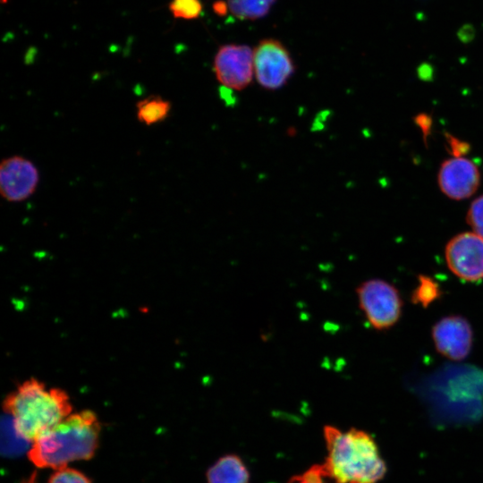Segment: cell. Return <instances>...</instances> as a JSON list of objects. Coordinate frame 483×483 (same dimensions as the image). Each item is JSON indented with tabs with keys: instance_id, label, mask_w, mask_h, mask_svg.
<instances>
[{
	"instance_id": "6da1fadb",
	"label": "cell",
	"mask_w": 483,
	"mask_h": 483,
	"mask_svg": "<svg viewBox=\"0 0 483 483\" xmlns=\"http://www.w3.org/2000/svg\"><path fill=\"white\" fill-rule=\"evenodd\" d=\"M324 437L327 455L322 465L326 478L335 483H377L384 478L386 466L369 434L326 426Z\"/></svg>"
},
{
	"instance_id": "7a4b0ae2",
	"label": "cell",
	"mask_w": 483,
	"mask_h": 483,
	"mask_svg": "<svg viewBox=\"0 0 483 483\" xmlns=\"http://www.w3.org/2000/svg\"><path fill=\"white\" fill-rule=\"evenodd\" d=\"M99 433L100 423L93 411L70 414L33 441L29 459L38 468L55 470L73 461L89 460L96 453Z\"/></svg>"
},
{
	"instance_id": "3957f363",
	"label": "cell",
	"mask_w": 483,
	"mask_h": 483,
	"mask_svg": "<svg viewBox=\"0 0 483 483\" xmlns=\"http://www.w3.org/2000/svg\"><path fill=\"white\" fill-rule=\"evenodd\" d=\"M3 407L4 412L13 418L17 432L32 442L68 417L72 410L64 390L48 388L45 383L33 377L10 393Z\"/></svg>"
},
{
	"instance_id": "277c9868",
	"label": "cell",
	"mask_w": 483,
	"mask_h": 483,
	"mask_svg": "<svg viewBox=\"0 0 483 483\" xmlns=\"http://www.w3.org/2000/svg\"><path fill=\"white\" fill-rule=\"evenodd\" d=\"M355 292L360 309L375 330H387L400 319L403 302L392 284L372 278L360 283Z\"/></svg>"
},
{
	"instance_id": "5b68a950",
	"label": "cell",
	"mask_w": 483,
	"mask_h": 483,
	"mask_svg": "<svg viewBox=\"0 0 483 483\" xmlns=\"http://www.w3.org/2000/svg\"><path fill=\"white\" fill-rule=\"evenodd\" d=\"M254 77L265 89L283 88L295 72L293 60L287 48L278 40H261L253 50Z\"/></svg>"
},
{
	"instance_id": "8992f818",
	"label": "cell",
	"mask_w": 483,
	"mask_h": 483,
	"mask_svg": "<svg viewBox=\"0 0 483 483\" xmlns=\"http://www.w3.org/2000/svg\"><path fill=\"white\" fill-rule=\"evenodd\" d=\"M445 257L449 270L467 282L483 279V238L473 232L453 236L446 243Z\"/></svg>"
},
{
	"instance_id": "52a82bcc",
	"label": "cell",
	"mask_w": 483,
	"mask_h": 483,
	"mask_svg": "<svg viewBox=\"0 0 483 483\" xmlns=\"http://www.w3.org/2000/svg\"><path fill=\"white\" fill-rule=\"evenodd\" d=\"M213 68L216 79L224 88L242 90L254 77L253 51L246 45L222 46L215 55Z\"/></svg>"
},
{
	"instance_id": "ba28073f",
	"label": "cell",
	"mask_w": 483,
	"mask_h": 483,
	"mask_svg": "<svg viewBox=\"0 0 483 483\" xmlns=\"http://www.w3.org/2000/svg\"><path fill=\"white\" fill-rule=\"evenodd\" d=\"M436 352L453 361L465 360L470 353L473 331L470 322L460 315L439 319L431 329Z\"/></svg>"
},
{
	"instance_id": "9c48e42d",
	"label": "cell",
	"mask_w": 483,
	"mask_h": 483,
	"mask_svg": "<svg viewBox=\"0 0 483 483\" xmlns=\"http://www.w3.org/2000/svg\"><path fill=\"white\" fill-rule=\"evenodd\" d=\"M39 172L35 164L21 156L4 158L0 165V193L9 202H21L36 191Z\"/></svg>"
},
{
	"instance_id": "30bf717a",
	"label": "cell",
	"mask_w": 483,
	"mask_h": 483,
	"mask_svg": "<svg viewBox=\"0 0 483 483\" xmlns=\"http://www.w3.org/2000/svg\"><path fill=\"white\" fill-rule=\"evenodd\" d=\"M480 174L470 159L453 157L445 160L439 168L437 182L441 191L448 198L462 200L472 196L479 188Z\"/></svg>"
},
{
	"instance_id": "8fae6325",
	"label": "cell",
	"mask_w": 483,
	"mask_h": 483,
	"mask_svg": "<svg viewBox=\"0 0 483 483\" xmlns=\"http://www.w3.org/2000/svg\"><path fill=\"white\" fill-rule=\"evenodd\" d=\"M207 483H250V473L238 455L226 454L209 467Z\"/></svg>"
},
{
	"instance_id": "7c38bea8",
	"label": "cell",
	"mask_w": 483,
	"mask_h": 483,
	"mask_svg": "<svg viewBox=\"0 0 483 483\" xmlns=\"http://www.w3.org/2000/svg\"><path fill=\"white\" fill-rule=\"evenodd\" d=\"M171 103L159 95H152L137 102V118L145 125H153L166 119Z\"/></svg>"
},
{
	"instance_id": "4fadbf2b",
	"label": "cell",
	"mask_w": 483,
	"mask_h": 483,
	"mask_svg": "<svg viewBox=\"0 0 483 483\" xmlns=\"http://www.w3.org/2000/svg\"><path fill=\"white\" fill-rule=\"evenodd\" d=\"M275 0H227L229 11L237 18L256 20L264 17Z\"/></svg>"
},
{
	"instance_id": "5bb4252c",
	"label": "cell",
	"mask_w": 483,
	"mask_h": 483,
	"mask_svg": "<svg viewBox=\"0 0 483 483\" xmlns=\"http://www.w3.org/2000/svg\"><path fill=\"white\" fill-rule=\"evenodd\" d=\"M443 292L438 283L431 276L419 274L418 286L411 294V301L414 305H420L427 309L431 303L438 300Z\"/></svg>"
},
{
	"instance_id": "9a60e30c",
	"label": "cell",
	"mask_w": 483,
	"mask_h": 483,
	"mask_svg": "<svg viewBox=\"0 0 483 483\" xmlns=\"http://www.w3.org/2000/svg\"><path fill=\"white\" fill-rule=\"evenodd\" d=\"M4 414L2 419V451L7 456H14L27 448L29 441L17 432L13 418L6 412Z\"/></svg>"
},
{
	"instance_id": "2e32d148",
	"label": "cell",
	"mask_w": 483,
	"mask_h": 483,
	"mask_svg": "<svg viewBox=\"0 0 483 483\" xmlns=\"http://www.w3.org/2000/svg\"><path fill=\"white\" fill-rule=\"evenodd\" d=\"M169 9L175 18L196 19L202 11V4L199 0H173Z\"/></svg>"
},
{
	"instance_id": "e0dca14e",
	"label": "cell",
	"mask_w": 483,
	"mask_h": 483,
	"mask_svg": "<svg viewBox=\"0 0 483 483\" xmlns=\"http://www.w3.org/2000/svg\"><path fill=\"white\" fill-rule=\"evenodd\" d=\"M466 222L473 233L483 238V195L471 202L466 215Z\"/></svg>"
},
{
	"instance_id": "ac0fdd59",
	"label": "cell",
	"mask_w": 483,
	"mask_h": 483,
	"mask_svg": "<svg viewBox=\"0 0 483 483\" xmlns=\"http://www.w3.org/2000/svg\"><path fill=\"white\" fill-rule=\"evenodd\" d=\"M47 483H91V481L80 471L64 467L56 470Z\"/></svg>"
},
{
	"instance_id": "d6986e66",
	"label": "cell",
	"mask_w": 483,
	"mask_h": 483,
	"mask_svg": "<svg viewBox=\"0 0 483 483\" xmlns=\"http://www.w3.org/2000/svg\"><path fill=\"white\" fill-rule=\"evenodd\" d=\"M326 478L323 465L316 464L304 472L292 477L287 483H325Z\"/></svg>"
},
{
	"instance_id": "ffe728a7",
	"label": "cell",
	"mask_w": 483,
	"mask_h": 483,
	"mask_svg": "<svg viewBox=\"0 0 483 483\" xmlns=\"http://www.w3.org/2000/svg\"><path fill=\"white\" fill-rule=\"evenodd\" d=\"M228 4L223 1H216L213 4V9L218 15H225L227 13Z\"/></svg>"
}]
</instances>
